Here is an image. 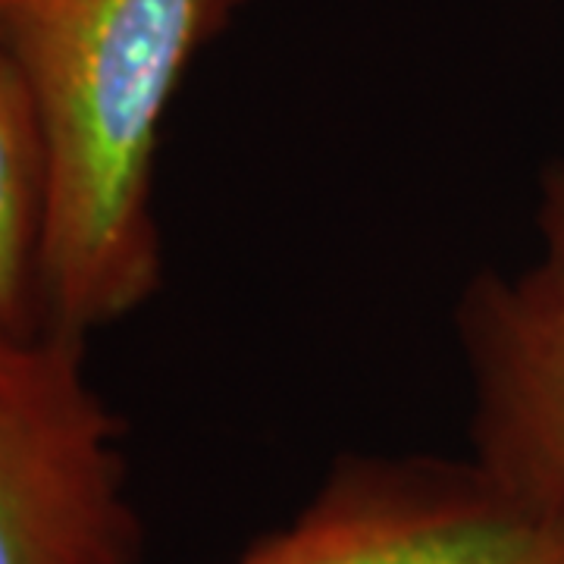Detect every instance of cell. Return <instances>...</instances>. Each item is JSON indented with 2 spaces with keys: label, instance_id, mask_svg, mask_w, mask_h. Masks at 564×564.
Wrapping results in <instances>:
<instances>
[{
  "label": "cell",
  "instance_id": "6da1fadb",
  "mask_svg": "<svg viewBox=\"0 0 564 564\" xmlns=\"http://www.w3.org/2000/svg\"><path fill=\"white\" fill-rule=\"evenodd\" d=\"M239 3L0 0V41L44 144L47 326L88 339L161 292L163 120L192 61Z\"/></svg>",
  "mask_w": 564,
  "mask_h": 564
},
{
  "label": "cell",
  "instance_id": "277c9868",
  "mask_svg": "<svg viewBox=\"0 0 564 564\" xmlns=\"http://www.w3.org/2000/svg\"><path fill=\"white\" fill-rule=\"evenodd\" d=\"M536 254L484 270L458 302L470 458L521 502L564 521V158L540 173Z\"/></svg>",
  "mask_w": 564,
  "mask_h": 564
},
{
  "label": "cell",
  "instance_id": "7a4b0ae2",
  "mask_svg": "<svg viewBox=\"0 0 564 564\" xmlns=\"http://www.w3.org/2000/svg\"><path fill=\"white\" fill-rule=\"evenodd\" d=\"M126 423L88 339L0 329V564H139Z\"/></svg>",
  "mask_w": 564,
  "mask_h": 564
},
{
  "label": "cell",
  "instance_id": "3957f363",
  "mask_svg": "<svg viewBox=\"0 0 564 564\" xmlns=\"http://www.w3.org/2000/svg\"><path fill=\"white\" fill-rule=\"evenodd\" d=\"M229 564H564V521L474 458L348 455L289 524Z\"/></svg>",
  "mask_w": 564,
  "mask_h": 564
},
{
  "label": "cell",
  "instance_id": "5b68a950",
  "mask_svg": "<svg viewBox=\"0 0 564 564\" xmlns=\"http://www.w3.org/2000/svg\"><path fill=\"white\" fill-rule=\"evenodd\" d=\"M44 210L47 170L39 120L0 41V329L47 326L41 295Z\"/></svg>",
  "mask_w": 564,
  "mask_h": 564
}]
</instances>
